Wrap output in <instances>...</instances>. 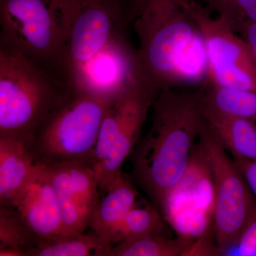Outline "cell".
<instances>
[{
    "instance_id": "6da1fadb",
    "label": "cell",
    "mask_w": 256,
    "mask_h": 256,
    "mask_svg": "<svg viewBox=\"0 0 256 256\" xmlns=\"http://www.w3.org/2000/svg\"><path fill=\"white\" fill-rule=\"evenodd\" d=\"M204 88L160 92L152 106L150 129L132 151L134 174L161 208L190 166L192 148L204 122Z\"/></svg>"
},
{
    "instance_id": "7a4b0ae2",
    "label": "cell",
    "mask_w": 256,
    "mask_h": 256,
    "mask_svg": "<svg viewBox=\"0 0 256 256\" xmlns=\"http://www.w3.org/2000/svg\"><path fill=\"white\" fill-rule=\"evenodd\" d=\"M72 88L28 56L0 45V136L32 142L36 130Z\"/></svg>"
},
{
    "instance_id": "3957f363",
    "label": "cell",
    "mask_w": 256,
    "mask_h": 256,
    "mask_svg": "<svg viewBox=\"0 0 256 256\" xmlns=\"http://www.w3.org/2000/svg\"><path fill=\"white\" fill-rule=\"evenodd\" d=\"M134 28L139 42L134 77L158 94L173 88L182 58L200 34L186 0H151Z\"/></svg>"
},
{
    "instance_id": "277c9868",
    "label": "cell",
    "mask_w": 256,
    "mask_h": 256,
    "mask_svg": "<svg viewBox=\"0 0 256 256\" xmlns=\"http://www.w3.org/2000/svg\"><path fill=\"white\" fill-rule=\"evenodd\" d=\"M78 0H0V45L64 78L66 43Z\"/></svg>"
},
{
    "instance_id": "5b68a950",
    "label": "cell",
    "mask_w": 256,
    "mask_h": 256,
    "mask_svg": "<svg viewBox=\"0 0 256 256\" xmlns=\"http://www.w3.org/2000/svg\"><path fill=\"white\" fill-rule=\"evenodd\" d=\"M116 98L72 87L34 134L32 148L36 162L76 161L94 168L102 119Z\"/></svg>"
},
{
    "instance_id": "8992f818",
    "label": "cell",
    "mask_w": 256,
    "mask_h": 256,
    "mask_svg": "<svg viewBox=\"0 0 256 256\" xmlns=\"http://www.w3.org/2000/svg\"><path fill=\"white\" fill-rule=\"evenodd\" d=\"M158 94L134 76L106 110L95 150L94 169L99 191L109 184L140 140L141 131Z\"/></svg>"
},
{
    "instance_id": "52a82bcc",
    "label": "cell",
    "mask_w": 256,
    "mask_h": 256,
    "mask_svg": "<svg viewBox=\"0 0 256 256\" xmlns=\"http://www.w3.org/2000/svg\"><path fill=\"white\" fill-rule=\"evenodd\" d=\"M198 138L202 156L213 178L214 230L218 254L222 255L238 238L255 210L256 198L205 121Z\"/></svg>"
},
{
    "instance_id": "ba28073f",
    "label": "cell",
    "mask_w": 256,
    "mask_h": 256,
    "mask_svg": "<svg viewBox=\"0 0 256 256\" xmlns=\"http://www.w3.org/2000/svg\"><path fill=\"white\" fill-rule=\"evenodd\" d=\"M130 0H78L64 52V78L72 76L100 52L128 40Z\"/></svg>"
},
{
    "instance_id": "9c48e42d",
    "label": "cell",
    "mask_w": 256,
    "mask_h": 256,
    "mask_svg": "<svg viewBox=\"0 0 256 256\" xmlns=\"http://www.w3.org/2000/svg\"><path fill=\"white\" fill-rule=\"evenodd\" d=\"M186 3L204 44L210 84L256 92V62L246 42L196 0Z\"/></svg>"
},
{
    "instance_id": "30bf717a",
    "label": "cell",
    "mask_w": 256,
    "mask_h": 256,
    "mask_svg": "<svg viewBox=\"0 0 256 256\" xmlns=\"http://www.w3.org/2000/svg\"><path fill=\"white\" fill-rule=\"evenodd\" d=\"M46 166L60 205L63 236L84 234L100 200L94 168L76 161Z\"/></svg>"
},
{
    "instance_id": "8fae6325",
    "label": "cell",
    "mask_w": 256,
    "mask_h": 256,
    "mask_svg": "<svg viewBox=\"0 0 256 256\" xmlns=\"http://www.w3.org/2000/svg\"><path fill=\"white\" fill-rule=\"evenodd\" d=\"M11 206L42 242L63 236L60 205L46 164L37 163Z\"/></svg>"
},
{
    "instance_id": "7c38bea8",
    "label": "cell",
    "mask_w": 256,
    "mask_h": 256,
    "mask_svg": "<svg viewBox=\"0 0 256 256\" xmlns=\"http://www.w3.org/2000/svg\"><path fill=\"white\" fill-rule=\"evenodd\" d=\"M36 164L31 142L0 136V206H11Z\"/></svg>"
},
{
    "instance_id": "4fadbf2b",
    "label": "cell",
    "mask_w": 256,
    "mask_h": 256,
    "mask_svg": "<svg viewBox=\"0 0 256 256\" xmlns=\"http://www.w3.org/2000/svg\"><path fill=\"white\" fill-rule=\"evenodd\" d=\"M137 197L136 188L121 172L109 184L100 198L89 227L112 246L114 232L128 212L136 207Z\"/></svg>"
},
{
    "instance_id": "5bb4252c",
    "label": "cell",
    "mask_w": 256,
    "mask_h": 256,
    "mask_svg": "<svg viewBox=\"0 0 256 256\" xmlns=\"http://www.w3.org/2000/svg\"><path fill=\"white\" fill-rule=\"evenodd\" d=\"M204 119L225 148L234 156L256 161V124L224 114L205 102Z\"/></svg>"
},
{
    "instance_id": "9a60e30c",
    "label": "cell",
    "mask_w": 256,
    "mask_h": 256,
    "mask_svg": "<svg viewBox=\"0 0 256 256\" xmlns=\"http://www.w3.org/2000/svg\"><path fill=\"white\" fill-rule=\"evenodd\" d=\"M112 247L92 232L43 240L28 250V256H109Z\"/></svg>"
},
{
    "instance_id": "2e32d148",
    "label": "cell",
    "mask_w": 256,
    "mask_h": 256,
    "mask_svg": "<svg viewBox=\"0 0 256 256\" xmlns=\"http://www.w3.org/2000/svg\"><path fill=\"white\" fill-rule=\"evenodd\" d=\"M204 101L216 110L256 124V92L210 84L204 88Z\"/></svg>"
},
{
    "instance_id": "e0dca14e",
    "label": "cell",
    "mask_w": 256,
    "mask_h": 256,
    "mask_svg": "<svg viewBox=\"0 0 256 256\" xmlns=\"http://www.w3.org/2000/svg\"><path fill=\"white\" fill-rule=\"evenodd\" d=\"M192 244L182 238L172 239L160 232L130 242H119L109 256H178L188 255Z\"/></svg>"
},
{
    "instance_id": "ac0fdd59",
    "label": "cell",
    "mask_w": 256,
    "mask_h": 256,
    "mask_svg": "<svg viewBox=\"0 0 256 256\" xmlns=\"http://www.w3.org/2000/svg\"><path fill=\"white\" fill-rule=\"evenodd\" d=\"M42 242L14 207L0 206V249H20L28 256V250Z\"/></svg>"
},
{
    "instance_id": "d6986e66",
    "label": "cell",
    "mask_w": 256,
    "mask_h": 256,
    "mask_svg": "<svg viewBox=\"0 0 256 256\" xmlns=\"http://www.w3.org/2000/svg\"><path fill=\"white\" fill-rule=\"evenodd\" d=\"M162 218L154 208L134 207L119 224L112 238V246L119 242H136L160 232Z\"/></svg>"
},
{
    "instance_id": "ffe728a7",
    "label": "cell",
    "mask_w": 256,
    "mask_h": 256,
    "mask_svg": "<svg viewBox=\"0 0 256 256\" xmlns=\"http://www.w3.org/2000/svg\"><path fill=\"white\" fill-rule=\"evenodd\" d=\"M210 9L232 26L256 23V0H204Z\"/></svg>"
},
{
    "instance_id": "44dd1931",
    "label": "cell",
    "mask_w": 256,
    "mask_h": 256,
    "mask_svg": "<svg viewBox=\"0 0 256 256\" xmlns=\"http://www.w3.org/2000/svg\"><path fill=\"white\" fill-rule=\"evenodd\" d=\"M222 256H256V208L238 238Z\"/></svg>"
},
{
    "instance_id": "7402d4cb",
    "label": "cell",
    "mask_w": 256,
    "mask_h": 256,
    "mask_svg": "<svg viewBox=\"0 0 256 256\" xmlns=\"http://www.w3.org/2000/svg\"><path fill=\"white\" fill-rule=\"evenodd\" d=\"M233 160L256 198V161L234 156Z\"/></svg>"
},
{
    "instance_id": "603a6c76",
    "label": "cell",
    "mask_w": 256,
    "mask_h": 256,
    "mask_svg": "<svg viewBox=\"0 0 256 256\" xmlns=\"http://www.w3.org/2000/svg\"><path fill=\"white\" fill-rule=\"evenodd\" d=\"M233 30L246 42L256 62V23L239 24L234 26Z\"/></svg>"
},
{
    "instance_id": "cb8c5ba5",
    "label": "cell",
    "mask_w": 256,
    "mask_h": 256,
    "mask_svg": "<svg viewBox=\"0 0 256 256\" xmlns=\"http://www.w3.org/2000/svg\"><path fill=\"white\" fill-rule=\"evenodd\" d=\"M151 0H130L131 20H134L144 11Z\"/></svg>"
},
{
    "instance_id": "d4e9b609",
    "label": "cell",
    "mask_w": 256,
    "mask_h": 256,
    "mask_svg": "<svg viewBox=\"0 0 256 256\" xmlns=\"http://www.w3.org/2000/svg\"><path fill=\"white\" fill-rule=\"evenodd\" d=\"M0 256H28L26 252L23 250L16 248H3L0 249Z\"/></svg>"
}]
</instances>
